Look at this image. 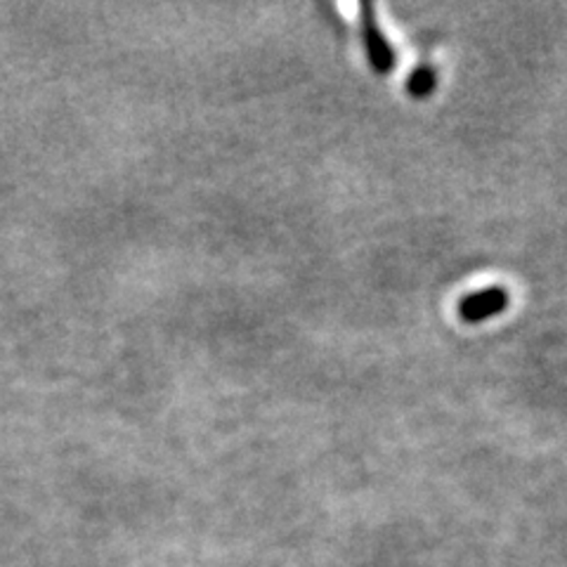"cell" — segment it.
I'll return each instance as SVG.
<instances>
[{
	"label": "cell",
	"mask_w": 567,
	"mask_h": 567,
	"mask_svg": "<svg viewBox=\"0 0 567 567\" xmlns=\"http://www.w3.org/2000/svg\"><path fill=\"white\" fill-rule=\"evenodd\" d=\"M362 14V35H364V48L371 66H374L379 74H388V71L395 69V52L390 48L385 33L379 27L374 6L362 3L360 6Z\"/></svg>",
	"instance_id": "cell-1"
},
{
	"label": "cell",
	"mask_w": 567,
	"mask_h": 567,
	"mask_svg": "<svg viewBox=\"0 0 567 567\" xmlns=\"http://www.w3.org/2000/svg\"><path fill=\"white\" fill-rule=\"evenodd\" d=\"M508 306V296L504 289H485L471 293L466 298H461L458 303V317L464 322H483L487 317H496L502 315Z\"/></svg>",
	"instance_id": "cell-2"
},
{
	"label": "cell",
	"mask_w": 567,
	"mask_h": 567,
	"mask_svg": "<svg viewBox=\"0 0 567 567\" xmlns=\"http://www.w3.org/2000/svg\"><path fill=\"white\" fill-rule=\"evenodd\" d=\"M435 85H437L435 71L431 66H419V69L412 71L410 81H406V91H410L412 97L423 100V97H429L435 91Z\"/></svg>",
	"instance_id": "cell-3"
}]
</instances>
